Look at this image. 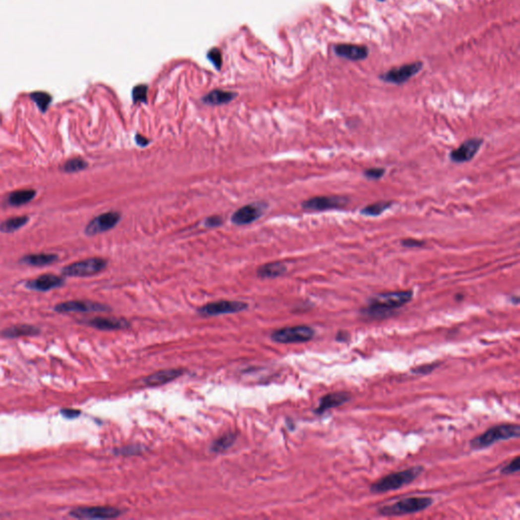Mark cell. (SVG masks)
I'll return each mask as SVG.
<instances>
[{
	"instance_id": "obj_31",
	"label": "cell",
	"mask_w": 520,
	"mask_h": 520,
	"mask_svg": "<svg viewBox=\"0 0 520 520\" xmlns=\"http://www.w3.org/2000/svg\"><path fill=\"white\" fill-rule=\"evenodd\" d=\"M385 174V169L384 168H369L364 171V176L365 178L369 180H379L381 179Z\"/></svg>"
},
{
	"instance_id": "obj_1",
	"label": "cell",
	"mask_w": 520,
	"mask_h": 520,
	"mask_svg": "<svg viewBox=\"0 0 520 520\" xmlns=\"http://www.w3.org/2000/svg\"><path fill=\"white\" fill-rule=\"evenodd\" d=\"M413 291L386 292L373 296L361 313L368 318L380 319L389 316L393 311L400 309L413 299Z\"/></svg>"
},
{
	"instance_id": "obj_13",
	"label": "cell",
	"mask_w": 520,
	"mask_h": 520,
	"mask_svg": "<svg viewBox=\"0 0 520 520\" xmlns=\"http://www.w3.org/2000/svg\"><path fill=\"white\" fill-rule=\"evenodd\" d=\"M265 207L263 203H250L237 209L232 215V222L237 226L249 225L262 215Z\"/></svg>"
},
{
	"instance_id": "obj_8",
	"label": "cell",
	"mask_w": 520,
	"mask_h": 520,
	"mask_svg": "<svg viewBox=\"0 0 520 520\" xmlns=\"http://www.w3.org/2000/svg\"><path fill=\"white\" fill-rule=\"evenodd\" d=\"M248 308L246 303L239 301H218L208 303V304L200 307L198 313L202 316H219L225 314H234L242 312Z\"/></svg>"
},
{
	"instance_id": "obj_15",
	"label": "cell",
	"mask_w": 520,
	"mask_h": 520,
	"mask_svg": "<svg viewBox=\"0 0 520 520\" xmlns=\"http://www.w3.org/2000/svg\"><path fill=\"white\" fill-rule=\"evenodd\" d=\"M64 283L65 280L61 276L55 274H43L38 276L37 278L27 281L26 287L32 291L47 292L62 287Z\"/></svg>"
},
{
	"instance_id": "obj_12",
	"label": "cell",
	"mask_w": 520,
	"mask_h": 520,
	"mask_svg": "<svg viewBox=\"0 0 520 520\" xmlns=\"http://www.w3.org/2000/svg\"><path fill=\"white\" fill-rule=\"evenodd\" d=\"M121 510L114 507H78L69 512V515L78 519H110L119 517Z\"/></svg>"
},
{
	"instance_id": "obj_10",
	"label": "cell",
	"mask_w": 520,
	"mask_h": 520,
	"mask_svg": "<svg viewBox=\"0 0 520 520\" xmlns=\"http://www.w3.org/2000/svg\"><path fill=\"white\" fill-rule=\"evenodd\" d=\"M121 220V214L117 211H108L93 219L85 227V234L94 236L112 230Z\"/></svg>"
},
{
	"instance_id": "obj_29",
	"label": "cell",
	"mask_w": 520,
	"mask_h": 520,
	"mask_svg": "<svg viewBox=\"0 0 520 520\" xmlns=\"http://www.w3.org/2000/svg\"><path fill=\"white\" fill-rule=\"evenodd\" d=\"M32 100L37 104L42 112H45L52 101L51 96L45 92H35L31 95Z\"/></svg>"
},
{
	"instance_id": "obj_2",
	"label": "cell",
	"mask_w": 520,
	"mask_h": 520,
	"mask_svg": "<svg viewBox=\"0 0 520 520\" xmlns=\"http://www.w3.org/2000/svg\"><path fill=\"white\" fill-rule=\"evenodd\" d=\"M423 471L424 467L418 465L403 469L401 471L389 473L379 479L377 482L373 483L370 487V492L372 494H382L398 490L416 481L423 473Z\"/></svg>"
},
{
	"instance_id": "obj_19",
	"label": "cell",
	"mask_w": 520,
	"mask_h": 520,
	"mask_svg": "<svg viewBox=\"0 0 520 520\" xmlns=\"http://www.w3.org/2000/svg\"><path fill=\"white\" fill-rule=\"evenodd\" d=\"M184 373V370L182 369H169V370H162L159 372H156L147 376L144 379V383L148 386H158L163 385L166 383H169L173 380H175L182 376Z\"/></svg>"
},
{
	"instance_id": "obj_34",
	"label": "cell",
	"mask_w": 520,
	"mask_h": 520,
	"mask_svg": "<svg viewBox=\"0 0 520 520\" xmlns=\"http://www.w3.org/2000/svg\"><path fill=\"white\" fill-rule=\"evenodd\" d=\"M223 225V219L219 215H212L207 218L204 221V226L207 228H214V227H220Z\"/></svg>"
},
{
	"instance_id": "obj_23",
	"label": "cell",
	"mask_w": 520,
	"mask_h": 520,
	"mask_svg": "<svg viewBox=\"0 0 520 520\" xmlns=\"http://www.w3.org/2000/svg\"><path fill=\"white\" fill-rule=\"evenodd\" d=\"M40 332V329L32 326V325L28 324H21V325H15V326L9 327L4 329L1 334L8 338H15L24 335H34L38 334Z\"/></svg>"
},
{
	"instance_id": "obj_18",
	"label": "cell",
	"mask_w": 520,
	"mask_h": 520,
	"mask_svg": "<svg viewBox=\"0 0 520 520\" xmlns=\"http://www.w3.org/2000/svg\"><path fill=\"white\" fill-rule=\"evenodd\" d=\"M334 52L336 55L350 59L353 61L357 60H363L368 56V48L364 46L359 45H353V44H339L334 47Z\"/></svg>"
},
{
	"instance_id": "obj_28",
	"label": "cell",
	"mask_w": 520,
	"mask_h": 520,
	"mask_svg": "<svg viewBox=\"0 0 520 520\" xmlns=\"http://www.w3.org/2000/svg\"><path fill=\"white\" fill-rule=\"evenodd\" d=\"M88 168V163L80 158H72L67 160L62 166L61 170L65 173H76Z\"/></svg>"
},
{
	"instance_id": "obj_20",
	"label": "cell",
	"mask_w": 520,
	"mask_h": 520,
	"mask_svg": "<svg viewBox=\"0 0 520 520\" xmlns=\"http://www.w3.org/2000/svg\"><path fill=\"white\" fill-rule=\"evenodd\" d=\"M58 260V256L52 253H37L24 256L19 260L20 263L30 266H47Z\"/></svg>"
},
{
	"instance_id": "obj_3",
	"label": "cell",
	"mask_w": 520,
	"mask_h": 520,
	"mask_svg": "<svg viewBox=\"0 0 520 520\" xmlns=\"http://www.w3.org/2000/svg\"><path fill=\"white\" fill-rule=\"evenodd\" d=\"M520 436V426L518 424H501L488 429L483 434L476 436L470 441V448L474 450L485 449L493 444Z\"/></svg>"
},
{
	"instance_id": "obj_38",
	"label": "cell",
	"mask_w": 520,
	"mask_h": 520,
	"mask_svg": "<svg viewBox=\"0 0 520 520\" xmlns=\"http://www.w3.org/2000/svg\"><path fill=\"white\" fill-rule=\"evenodd\" d=\"M135 142L139 146H146V145L149 144V140L146 137H144L141 134H139V133H137L135 135Z\"/></svg>"
},
{
	"instance_id": "obj_26",
	"label": "cell",
	"mask_w": 520,
	"mask_h": 520,
	"mask_svg": "<svg viewBox=\"0 0 520 520\" xmlns=\"http://www.w3.org/2000/svg\"><path fill=\"white\" fill-rule=\"evenodd\" d=\"M392 204L393 202L391 201H377L363 207L361 209V213L366 216H378L391 207Z\"/></svg>"
},
{
	"instance_id": "obj_35",
	"label": "cell",
	"mask_w": 520,
	"mask_h": 520,
	"mask_svg": "<svg viewBox=\"0 0 520 520\" xmlns=\"http://www.w3.org/2000/svg\"><path fill=\"white\" fill-rule=\"evenodd\" d=\"M401 245L407 248H417V247L424 246L425 242L421 240H417V239H403L401 241Z\"/></svg>"
},
{
	"instance_id": "obj_4",
	"label": "cell",
	"mask_w": 520,
	"mask_h": 520,
	"mask_svg": "<svg viewBox=\"0 0 520 520\" xmlns=\"http://www.w3.org/2000/svg\"><path fill=\"white\" fill-rule=\"evenodd\" d=\"M433 504L431 497H408L390 505H385L378 509V513L382 516H401L406 514H414L426 510Z\"/></svg>"
},
{
	"instance_id": "obj_14",
	"label": "cell",
	"mask_w": 520,
	"mask_h": 520,
	"mask_svg": "<svg viewBox=\"0 0 520 520\" xmlns=\"http://www.w3.org/2000/svg\"><path fill=\"white\" fill-rule=\"evenodd\" d=\"M422 67H423L422 62L410 63L407 65H403V66L401 67L388 70L385 74L381 76V78L386 82L400 84V83L407 81L409 78H411L415 74H417L422 69Z\"/></svg>"
},
{
	"instance_id": "obj_36",
	"label": "cell",
	"mask_w": 520,
	"mask_h": 520,
	"mask_svg": "<svg viewBox=\"0 0 520 520\" xmlns=\"http://www.w3.org/2000/svg\"><path fill=\"white\" fill-rule=\"evenodd\" d=\"M61 414L65 418H67V419H75V418L79 417L80 411L78 409H74V408H65V409L61 410Z\"/></svg>"
},
{
	"instance_id": "obj_7",
	"label": "cell",
	"mask_w": 520,
	"mask_h": 520,
	"mask_svg": "<svg viewBox=\"0 0 520 520\" xmlns=\"http://www.w3.org/2000/svg\"><path fill=\"white\" fill-rule=\"evenodd\" d=\"M349 199L337 195H329V196H315L302 202V208L308 211H327L333 209H340L348 204Z\"/></svg>"
},
{
	"instance_id": "obj_9",
	"label": "cell",
	"mask_w": 520,
	"mask_h": 520,
	"mask_svg": "<svg viewBox=\"0 0 520 520\" xmlns=\"http://www.w3.org/2000/svg\"><path fill=\"white\" fill-rule=\"evenodd\" d=\"M54 310L59 313H89L109 312L111 311V308L91 301H68L56 305Z\"/></svg>"
},
{
	"instance_id": "obj_32",
	"label": "cell",
	"mask_w": 520,
	"mask_h": 520,
	"mask_svg": "<svg viewBox=\"0 0 520 520\" xmlns=\"http://www.w3.org/2000/svg\"><path fill=\"white\" fill-rule=\"evenodd\" d=\"M437 367H438L437 363L421 365V366H419L417 368H414V369H411V372L417 374V375H427V374L434 371Z\"/></svg>"
},
{
	"instance_id": "obj_6",
	"label": "cell",
	"mask_w": 520,
	"mask_h": 520,
	"mask_svg": "<svg viewBox=\"0 0 520 520\" xmlns=\"http://www.w3.org/2000/svg\"><path fill=\"white\" fill-rule=\"evenodd\" d=\"M315 336V330L308 325H298L277 329L272 332L271 339L279 343L307 342Z\"/></svg>"
},
{
	"instance_id": "obj_25",
	"label": "cell",
	"mask_w": 520,
	"mask_h": 520,
	"mask_svg": "<svg viewBox=\"0 0 520 520\" xmlns=\"http://www.w3.org/2000/svg\"><path fill=\"white\" fill-rule=\"evenodd\" d=\"M28 222H29V218L27 215L14 216V218H10L0 224V232L13 233L19 230L21 227H24Z\"/></svg>"
},
{
	"instance_id": "obj_24",
	"label": "cell",
	"mask_w": 520,
	"mask_h": 520,
	"mask_svg": "<svg viewBox=\"0 0 520 520\" xmlns=\"http://www.w3.org/2000/svg\"><path fill=\"white\" fill-rule=\"evenodd\" d=\"M236 95L231 92L221 91V90H215L213 92H210L203 98V102L208 105H223L230 103Z\"/></svg>"
},
{
	"instance_id": "obj_37",
	"label": "cell",
	"mask_w": 520,
	"mask_h": 520,
	"mask_svg": "<svg viewBox=\"0 0 520 520\" xmlns=\"http://www.w3.org/2000/svg\"><path fill=\"white\" fill-rule=\"evenodd\" d=\"M209 58L212 60L213 64L216 65V66H220L221 64V54L218 50H212L211 52H209Z\"/></svg>"
},
{
	"instance_id": "obj_11",
	"label": "cell",
	"mask_w": 520,
	"mask_h": 520,
	"mask_svg": "<svg viewBox=\"0 0 520 520\" xmlns=\"http://www.w3.org/2000/svg\"><path fill=\"white\" fill-rule=\"evenodd\" d=\"M483 142L484 140L479 137L469 138L463 141L457 148L453 149L449 155V158L453 163L456 164L469 162L479 153Z\"/></svg>"
},
{
	"instance_id": "obj_39",
	"label": "cell",
	"mask_w": 520,
	"mask_h": 520,
	"mask_svg": "<svg viewBox=\"0 0 520 520\" xmlns=\"http://www.w3.org/2000/svg\"><path fill=\"white\" fill-rule=\"evenodd\" d=\"M349 338H350L349 333H348V332H344V331H339V332L337 333V335H336V340H337V341H342V342H344V341H346V340H349Z\"/></svg>"
},
{
	"instance_id": "obj_30",
	"label": "cell",
	"mask_w": 520,
	"mask_h": 520,
	"mask_svg": "<svg viewBox=\"0 0 520 520\" xmlns=\"http://www.w3.org/2000/svg\"><path fill=\"white\" fill-rule=\"evenodd\" d=\"M146 94H147V86L144 84H139L133 89L132 91V98L134 103H142L146 101Z\"/></svg>"
},
{
	"instance_id": "obj_17",
	"label": "cell",
	"mask_w": 520,
	"mask_h": 520,
	"mask_svg": "<svg viewBox=\"0 0 520 520\" xmlns=\"http://www.w3.org/2000/svg\"><path fill=\"white\" fill-rule=\"evenodd\" d=\"M88 323L90 326L95 327L100 330H120L129 327V322L123 318H113V317H96L89 320Z\"/></svg>"
},
{
	"instance_id": "obj_5",
	"label": "cell",
	"mask_w": 520,
	"mask_h": 520,
	"mask_svg": "<svg viewBox=\"0 0 520 520\" xmlns=\"http://www.w3.org/2000/svg\"><path fill=\"white\" fill-rule=\"evenodd\" d=\"M107 260L100 257H93L79 260L62 268L65 276H91L100 273L107 266Z\"/></svg>"
},
{
	"instance_id": "obj_22",
	"label": "cell",
	"mask_w": 520,
	"mask_h": 520,
	"mask_svg": "<svg viewBox=\"0 0 520 520\" xmlns=\"http://www.w3.org/2000/svg\"><path fill=\"white\" fill-rule=\"evenodd\" d=\"M287 271V266L281 262H272L260 266L257 269V275L261 278H274L283 275Z\"/></svg>"
},
{
	"instance_id": "obj_33",
	"label": "cell",
	"mask_w": 520,
	"mask_h": 520,
	"mask_svg": "<svg viewBox=\"0 0 520 520\" xmlns=\"http://www.w3.org/2000/svg\"><path fill=\"white\" fill-rule=\"evenodd\" d=\"M520 469V463H519V456H516L510 463H508L506 466H504L500 472L502 474H512L517 473Z\"/></svg>"
},
{
	"instance_id": "obj_27",
	"label": "cell",
	"mask_w": 520,
	"mask_h": 520,
	"mask_svg": "<svg viewBox=\"0 0 520 520\" xmlns=\"http://www.w3.org/2000/svg\"><path fill=\"white\" fill-rule=\"evenodd\" d=\"M235 441H236V434H233V433H228V434H225L224 436L220 437L219 439H216L212 443L211 450L216 453L224 452L228 450L230 447H232Z\"/></svg>"
},
{
	"instance_id": "obj_21",
	"label": "cell",
	"mask_w": 520,
	"mask_h": 520,
	"mask_svg": "<svg viewBox=\"0 0 520 520\" xmlns=\"http://www.w3.org/2000/svg\"><path fill=\"white\" fill-rule=\"evenodd\" d=\"M36 196V190L34 189H20L11 192L8 197L7 202L11 206H20L29 203Z\"/></svg>"
},
{
	"instance_id": "obj_16",
	"label": "cell",
	"mask_w": 520,
	"mask_h": 520,
	"mask_svg": "<svg viewBox=\"0 0 520 520\" xmlns=\"http://www.w3.org/2000/svg\"><path fill=\"white\" fill-rule=\"evenodd\" d=\"M351 399V395L348 392L343 391H337V392H331L326 395L321 397L319 400V404L317 408L315 409V414L322 415L325 411H328L331 408L340 406L344 403L348 402Z\"/></svg>"
}]
</instances>
